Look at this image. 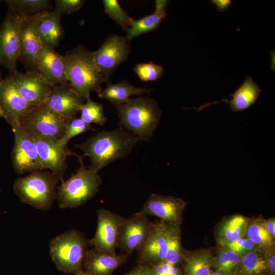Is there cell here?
<instances>
[{"label":"cell","instance_id":"10","mask_svg":"<svg viewBox=\"0 0 275 275\" xmlns=\"http://www.w3.org/2000/svg\"><path fill=\"white\" fill-rule=\"evenodd\" d=\"M30 132L34 138L43 170H49L63 181L67 167V156L74 155L78 158L79 156L71 151L67 145L62 144L60 139Z\"/></svg>","mask_w":275,"mask_h":275},{"label":"cell","instance_id":"25","mask_svg":"<svg viewBox=\"0 0 275 275\" xmlns=\"http://www.w3.org/2000/svg\"><path fill=\"white\" fill-rule=\"evenodd\" d=\"M152 91L146 88L134 87L129 81L123 80L115 84L109 82L98 94V96L101 99L109 100L112 103L122 104L127 102L132 96L140 97L144 93L149 94Z\"/></svg>","mask_w":275,"mask_h":275},{"label":"cell","instance_id":"45","mask_svg":"<svg viewBox=\"0 0 275 275\" xmlns=\"http://www.w3.org/2000/svg\"><path fill=\"white\" fill-rule=\"evenodd\" d=\"M75 275H91V274L87 273H86V272H84L82 271H81L79 273H77V274H76Z\"/></svg>","mask_w":275,"mask_h":275},{"label":"cell","instance_id":"5","mask_svg":"<svg viewBox=\"0 0 275 275\" xmlns=\"http://www.w3.org/2000/svg\"><path fill=\"white\" fill-rule=\"evenodd\" d=\"M59 180L50 171L37 170L26 176L17 178L13 190L22 203L46 210L52 207L57 198Z\"/></svg>","mask_w":275,"mask_h":275},{"label":"cell","instance_id":"28","mask_svg":"<svg viewBox=\"0 0 275 275\" xmlns=\"http://www.w3.org/2000/svg\"><path fill=\"white\" fill-rule=\"evenodd\" d=\"M267 270V263L263 251L255 250L241 256L236 274L260 275Z\"/></svg>","mask_w":275,"mask_h":275},{"label":"cell","instance_id":"20","mask_svg":"<svg viewBox=\"0 0 275 275\" xmlns=\"http://www.w3.org/2000/svg\"><path fill=\"white\" fill-rule=\"evenodd\" d=\"M38 72L53 85L70 87L62 55L43 42L37 60Z\"/></svg>","mask_w":275,"mask_h":275},{"label":"cell","instance_id":"40","mask_svg":"<svg viewBox=\"0 0 275 275\" xmlns=\"http://www.w3.org/2000/svg\"><path fill=\"white\" fill-rule=\"evenodd\" d=\"M267 266V270L274 274L275 272V253L274 247H270L263 251Z\"/></svg>","mask_w":275,"mask_h":275},{"label":"cell","instance_id":"33","mask_svg":"<svg viewBox=\"0 0 275 275\" xmlns=\"http://www.w3.org/2000/svg\"><path fill=\"white\" fill-rule=\"evenodd\" d=\"M6 2L21 16H32L48 11L49 6V2L47 0H10Z\"/></svg>","mask_w":275,"mask_h":275},{"label":"cell","instance_id":"16","mask_svg":"<svg viewBox=\"0 0 275 275\" xmlns=\"http://www.w3.org/2000/svg\"><path fill=\"white\" fill-rule=\"evenodd\" d=\"M11 75L19 94L34 107L45 103L54 86L39 72L17 71Z\"/></svg>","mask_w":275,"mask_h":275},{"label":"cell","instance_id":"11","mask_svg":"<svg viewBox=\"0 0 275 275\" xmlns=\"http://www.w3.org/2000/svg\"><path fill=\"white\" fill-rule=\"evenodd\" d=\"M14 144L11 159L18 174L43 170L36 144L33 135L21 126L12 128Z\"/></svg>","mask_w":275,"mask_h":275},{"label":"cell","instance_id":"35","mask_svg":"<svg viewBox=\"0 0 275 275\" xmlns=\"http://www.w3.org/2000/svg\"><path fill=\"white\" fill-rule=\"evenodd\" d=\"M134 71L139 78L144 81H156L162 77L163 68L152 62L137 64Z\"/></svg>","mask_w":275,"mask_h":275},{"label":"cell","instance_id":"29","mask_svg":"<svg viewBox=\"0 0 275 275\" xmlns=\"http://www.w3.org/2000/svg\"><path fill=\"white\" fill-rule=\"evenodd\" d=\"M241 256L219 246L215 256L212 259V266L215 270L229 274H236L240 262Z\"/></svg>","mask_w":275,"mask_h":275},{"label":"cell","instance_id":"32","mask_svg":"<svg viewBox=\"0 0 275 275\" xmlns=\"http://www.w3.org/2000/svg\"><path fill=\"white\" fill-rule=\"evenodd\" d=\"M81 111L80 118L86 123H95L104 126L106 121L103 106L101 103L93 101L90 97L87 98Z\"/></svg>","mask_w":275,"mask_h":275},{"label":"cell","instance_id":"19","mask_svg":"<svg viewBox=\"0 0 275 275\" xmlns=\"http://www.w3.org/2000/svg\"><path fill=\"white\" fill-rule=\"evenodd\" d=\"M84 99L70 87L55 85L44 103L62 117L71 119L80 112Z\"/></svg>","mask_w":275,"mask_h":275},{"label":"cell","instance_id":"6","mask_svg":"<svg viewBox=\"0 0 275 275\" xmlns=\"http://www.w3.org/2000/svg\"><path fill=\"white\" fill-rule=\"evenodd\" d=\"M80 166L75 173L57 187V198L62 209L77 208L94 197L99 191L102 179L98 173L89 170L78 157Z\"/></svg>","mask_w":275,"mask_h":275},{"label":"cell","instance_id":"2","mask_svg":"<svg viewBox=\"0 0 275 275\" xmlns=\"http://www.w3.org/2000/svg\"><path fill=\"white\" fill-rule=\"evenodd\" d=\"M118 112V124L139 138L148 142L160 122L162 112L157 102L149 97L130 98L122 104L112 103Z\"/></svg>","mask_w":275,"mask_h":275},{"label":"cell","instance_id":"38","mask_svg":"<svg viewBox=\"0 0 275 275\" xmlns=\"http://www.w3.org/2000/svg\"><path fill=\"white\" fill-rule=\"evenodd\" d=\"M148 266L149 275H183L177 265L164 261Z\"/></svg>","mask_w":275,"mask_h":275},{"label":"cell","instance_id":"12","mask_svg":"<svg viewBox=\"0 0 275 275\" xmlns=\"http://www.w3.org/2000/svg\"><path fill=\"white\" fill-rule=\"evenodd\" d=\"M97 225L90 246L109 254H116L120 227L125 219L122 215L104 208L97 212Z\"/></svg>","mask_w":275,"mask_h":275},{"label":"cell","instance_id":"27","mask_svg":"<svg viewBox=\"0 0 275 275\" xmlns=\"http://www.w3.org/2000/svg\"><path fill=\"white\" fill-rule=\"evenodd\" d=\"M212 259L208 250H200L187 255L183 253L184 275H209Z\"/></svg>","mask_w":275,"mask_h":275},{"label":"cell","instance_id":"39","mask_svg":"<svg viewBox=\"0 0 275 275\" xmlns=\"http://www.w3.org/2000/svg\"><path fill=\"white\" fill-rule=\"evenodd\" d=\"M54 10L61 14L69 15L81 9L85 1L83 0H56Z\"/></svg>","mask_w":275,"mask_h":275},{"label":"cell","instance_id":"43","mask_svg":"<svg viewBox=\"0 0 275 275\" xmlns=\"http://www.w3.org/2000/svg\"><path fill=\"white\" fill-rule=\"evenodd\" d=\"M124 275H149L148 266L147 265L138 264L131 270Z\"/></svg>","mask_w":275,"mask_h":275},{"label":"cell","instance_id":"23","mask_svg":"<svg viewBox=\"0 0 275 275\" xmlns=\"http://www.w3.org/2000/svg\"><path fill=\"white\" fill-rule=\"evenodd\" d=\"M262 90L259 85L255 82L251 76H248L241 86L230 95L231 100L223 99L203 105L198 108H193L201 111L210 105L222 102L229 103L230 109L235 112L243 111L255 103Z\"/></svg>","mask_w":275,"mask_h":275},{"label":"cell","instance_id":"15","mask_svg":"<svg viewBox=\"0 0 275 275\" xmlns=\"http://www.w3.org/2000/svg\"><path fill=\"white\" fill-rule=\"evenodd\" d=\"M187 203L182 198L151 194L138 211L166 223L180 225Z\"/></svg>","mask_w":275,"mask_h":275},{"label":"cell","instance_id":"36","mask_svg":"<svg viewBox=\"0 0 275 275\" xmlns=\"http://www.w3.org/2000/svg\"><path fill=\"white\" fill-rule=\"evenodd\" d=\"M91 124L86 123L80 118H72L68 125L66 131L60 142L63 145H67L70 140L76 135L92 130Z\"/></svg>","mask_w":275,"mask_h":275},{"label":"cell","instance_id":"1","mask_svg":"<svg viewBox=\"0 0 275 275\" xmlns=\"http://www.w3.org/2000/svg\"><path fill=\"white\" fill-rule=\"evenodd\" d=\"M140 141L138 137L122 127L102 130L87 138L74 147L88 156L91 163L88 168L98 173L109 163L126 158Z\"/></svg>","mask_w":275,"mask_h":275},{"label":"cell","instance_id":"3","mask_svg":"<svg viewBox=\"0 0 275 275\" xmlns=\"http://www.w3.org/2000/svg\"><path fill=\"white\" fill-rule=\"evenodd\" d=\"M70 87L87 99L93 92L100 93L105 82L95 62L93 51L79 45L62 55Z\"/></svg>","mask_w":275,"mask_h":275},{"label":"cell","instance_id":"46","mask_svg":"<svg viewBox=\"0 0 275 275\" xmlns=\"http://www.w3.org/2000/svg\"><path fill=\"white\" fill-rule=\"evenodd\" d=\"M4 118V116H3V114L1 108V106H0V118Z\"/></svg>","mask_w":275,"mask_h":275},{"label":"cell","instance_id":"30","mask_svg":"<svg viewBox=\"0 0 275 275\" xmlns=\"http://www.w3.org/2000/svg\"><path fill=\"white\" fill-rule=\"evenodd\" d=\"M168 248L164 262L177 265L182 261L183 252L181 246L180 225L168 224Z\"/></svg>","mask_w":275,"mask_h":275},{"label":"cell","instance_id":"21","mask_svg":"<svg viewBox=\"0 0 275 275\" xmlns=\"http://www.w3.org/2000/svg\"><path fill=\"white\" fill-rule=\"evenodd\" d=\"M125 253L109 254L95 248L89 249L82 266V271L91 275H112L114 271L127 262Z\"/></svg>","mask_w":275,"mask_h":275},{"label":"cell","instance_id":"17","mask_svg":"<svg viewBox=\"0 0 275 275\" xmlns=\"http://www.w3.org/2000/svg\"><path fill=\"white\" fill-rule=\"evenodd\" d=\"M167 223L161 221L152 223L148 238L137 250L138 264L151 266L164 261L167 254Z\"/></svg>","mask_w":275,"mask_h":275},{"label":"cell","instance_id":"26","mask_svg":"<svg viewBox=\"0 0 275 275\" xmlns=\"http://www.w3.org/2000/svg\"><path fill=\"white\" fill-rule=\"evenodd\" d=\"M249 219L234 215L223 221L217 228L216 239L219 245L245 236Z\"/></svg>","mask_w":275,"mask_h":275},{"label":"cell","instance_id":"7","mask_svg":"<svg viewBox=\"0 0 275 275\" xmlns=\"http://www.w3.org/2000/svg\"><path fill=\"white\" fill-rule=\"evenodd\" d=\"M8 6L6 16L0 24V65L8 69L12 75L18 71L21 16L11 5Z\"/></svg>","mask_w":275,"mask_h":275},{"label":"cell","instance_id":"18","mask_svg":"<svg viewBox=\"0 0 275 275\" xmlns=\"http://www.w3.org/2000/svg\"><path fill=\"white\" fill-rule=\"evenodd\" d=\"M38 14L32 16H21L20 54L19 60L29 70L38 72L37 60L42 44L36 29Z\"/></svg>","mask_w":275,"mask_h":275},{"label":"cell","instance_id":"41","mask_svg":"<svg viewBox=\"0 0 275 275\" xmlns=\"http://www.w3.org/2000/svg\"><path fill=\"white\" fill-rule=\"evenodd\" d=\"M268 233L274 238L275 237V219L270 218L268 219L258 220Z\"/></svg>","mask_w":275,"mask_h":275},{"label":"cell","instance_id":"9","mask_svg":"<svg viewBox=\"0 0 275 275\" xmlns=\"http://www.w3.org/2000/svg\"><path fill=\"white\" fill-rule=\"evenodd\" d=\"M131 51L129 42L125 37L114 34L107 37L101 46L93 51L95 62L105 82H109L115 70L128 58Z\"/></svg>","mask_w":275,"mask_h":275},{"label":"cell","instance_id":"4","mask_svg":"<svg viewBox=\"0 0 275 275\" xmlns=\"http://www.w3.org/2000/svg\"><path fill=\"white\" fill-rule=\"evenodd\" d=\"M89 246V240L82 233L73 229L52 239L49 244V254L59 271L75 275L82 271Z\"/></svg>","mask_w":275,"mask_h":275},{"label":"cell","instance_id":"24","mask_svg":"<svg viewBox=\"0 0 275 275\" xmlns=\"http://www.w3.org/2000/svg\"><path fill=\"white\" fill-rule=\"evenodd\" d=\"M169 3V1L167 0H155L153 14L138 20L132 19L126 31V40L129 42L132 39L157 29L167 16L166 11Z\"/></svg>","mask_w":275,"mask_h":275},{"label":"cell","instance_id":"8","mask_svg":"<svg viewBox=\"0 0 275 275\" xmlns=\"http://www.w3.org/2000/svg\"><path fill=\"white\" fill-rule=\"evenodd\" d=\"M71 119L57 114L44 103L31 111L21 126L31 132L59 140Z\"/></svg>","mask_w":275,"mask_h":275},{"label":"cell","instance_id":"14","mask_svg":"<svg viewBox=\"0 0 275 275\" xmlns=\"http://www.w3.org/2000/svg\"><path fill=\"white\" fill-rule=\"evenodd\" d=\"M152 223L147 216L136 212L125 218L120 229L117 248L127 255L137 251L148 238Z\"/></svg>","mask_w":275,"mask_h":275},{"label":"cell","instance_id":"13","mask_svg":"<svg viewBox=\"0 0 275 275\" xmlns=\"http://www.w3.org/2000/svg\"><path fill=\"white\" fill-rule=\"evenodd\" d=\"M0 106L4 118L12 128L21 126L35 107L29 104L19 94L11 75L3 79L0 85Z\"/></svg>","mask_w":275,"mask_h":275},{"label":"cell","instance_id":"44","mask_svg":"<svg viewBox=\"0 0 275 275\" xmlns=\"http://www.w3.org/2000/svg\"><path fill=\"white\" fill-rule=\"evenodd\" d=\"M209 275H229V274L215 270L214 271H211Z\"/></svg>","mask_w":275,"mask_h":275},{"label":"cell","instance_id":"34","mask_svg":"<svg viewBox=\"0 0 275 275\" xmlns=\"http://www.w3.org/2000/svg\"><path fill=\"white\" fill-rule=\"evenodd\" d=\"M102 3L104 12L126 32L133 18L122 8L118 1L103 0Z\"/></svg>","mask_w":275,"mask_h":275},{"label":"cell","instance_id":"42","mask_svg":"<svg viewBox=\"0 0 275 275\" xmlns=\"http://www.w3.org/2000/svg\"><path fill=\"white\" fill-rule=\"evenodd\" d=\"M211 2L216 6L217 11L221 12L227 11L232 5V2L230 0H212Z\"/></svg>","mask_w":275,"mask_h":275},{"label":"cell","instance_id":"37","mask_svg":"<svg viewBox=\"0 0 275 275\" xmlns=\"http://www.w3.org/2000/svg\"><path fill=\"white\" fill-rule=\"evenodd\" d=\"M219 246L225 247L240 256L253 251L260 250L252 240L246 237Z\"/></svg>","mask_w":275,"mask_h":275},{"label":"cell","instance_id":"31","mask_svg":"<svg viewBox=\"0 0 275 275\" xmlns=\"http://www.w3.org/2000/svg\"><path fill=\"white\" fill-rule=\"evenodd\" d=\"M245 237L252 240L262 251L274 245V238L258 220L249 221Z\"/></svg>","mask_w":275,"mask_h":275},{"label":"cell","instance_id":"47","mask_svg":"<svg viewBox=\"0 0 275 275\" xmlns=\"http://www.w3.org/2000/svg\"><path fill=\"white\" fill-rule=\"evenodd\" d=\"M1 66V65H0ZM3 79H2L1 73L0 72V85L1 84Z\"/></svg>","mask_w":275,"mask_h":275},{"label":"cell","instance_id":"22","mask_svg":"<svg viewBox=\"0 0 275 275\" xmlns=\"http://www.w3.org/2000/svg\"><path fill=\"white\" fill-rule=\"evenodd\" d=\"M61 16L62 14L55 10L40 12L37 16L36 29L41 40L53 49L64 35Z\"/></svg>","mask_w":275,"mask_h":275}]
</instances>
